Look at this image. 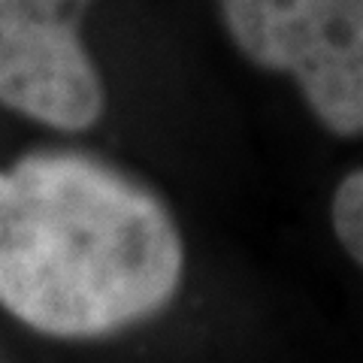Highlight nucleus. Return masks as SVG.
Returning <instances> with one entry per match:
<instances>
[{
    "label": "nucleus",
    "mask_w": 363,
    "mask_h": 363,
    "mask_svg": "<svg viewBox=\"0 0 363 363\" xmlns=\"http://www.w3.org/2000/svg\"><path fill=\"white\" fill-rule=\"evenodd\" d=\"M91 0H0V104L58 130L104 112V82L79 40Z\"/></svg>",
    "instance_id": "3"
},
{
    "label": "nucleus",
    "mask_w": 363,
    "mask_h": 363,
    "mask_svg": "<svg viewBox=\"0 0 363 363\" xmlns=\"http://www.w3.org/2000/svg\"><path fill=\"white\" fill-rule=\"evenodd\" d=\"M333 230L345 252L363 267V169L339 182L333 194Z\"/></svg>",
    "instance_id": "4"
},
{
    "label": "nucleus",
    "mask_w": 363,
    "mask_h": 363,
    "mask_svg": "<svg viewBox=\"0 0 363 363\" xmlns=\"http://www.w3.org/2000/svg\"><path fill=\"white\" fill-rule=\"evenodd\" d=\"M182 240L155 194L82 155L0 169V306L49 336H104L161 312Z\"/></svg>",
    "instance_id": "1"
},
{
    "label": "nucleus",
    "mask_w": 363,
    "mask_h": 363,
    "mask_svg": "<svg viewBox=\"0 0 363 363\" xmlns=\"http://www.w3.org/2000/svg\"><path fill=\"white\" fill-rule=\"evenodd\" d=\"M245 58L297 79L318 121L363 133V0H221Z\"/></svg>",
    "instance_id": "2"
}]
</instances>
